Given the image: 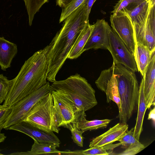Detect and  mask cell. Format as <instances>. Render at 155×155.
<instances>
[{"mask_svg":"<svg viewBox=\"0 0 155 155\" xmlns=\"http://www.w3.org/2000/svg\"><path fill=\"white\" fill-rule=\"evenodd\" d=\"M134 129V127H133L130 130H128L125 134L118 140L121 143L122 148L125 149L128 147L131 137L133 136Z\"/></svg>","mask_w":155,"mask_h":155,"instance_id":"32","label":"cell"},{"mask_svg":"<svg viewBox=\"0 0 155 155\" xmlns=\"http://www.w3.org/2000/svg\"><path fill=\"white\" fill-rule=\"evenodd\" d=\"M134 31L135 42L146 46L151 51L155 50V5H149L147 20L141 27Z\"/></svg>","mask_w":155,"mask_h":155,"instance_id":"11","label":"cell"},{"mask_svg":"<svg viewBox=\"0 0 155 155\" xmlns=\"http://www.w3.org/2000/svg\"><path fill=\"white\" fill-rule=\"evenodd\" d=\"M47 132L60 131L55 112L51 92L47 94L34 106L25 120Z\"/></svg>","mask_w":155,"mask_h":155,"instance_id":"5","label":"cell"},{"mask_svg":"<svg viewBox=\"0 0 155 155\" xmlns=\"http://www.w3.org/2000/svg\"><path fill=\"white\" fill-rule=\"evenodd\" d=\"M51 93L58 126L66 128L74 120L75 107L72 102L55 91L53 90Z\"/></svg>","mask_w":155,"mask_h":155,"instance_id":"10","label":"cell"},{"mask_svg":"<svg viewBox=\"0 0 155 155\" xmlns=\"http://www.w3.org/2000/svg\"><path fill=\"white\" fill-rule=\"evenodd\" d=\"M147 119L149 120H151L153 121L154 125L155 121V107H154L149 112Z\"/></svg>","mask_w":155,"mask_h":155,"instance_id":"35","label":"cell"},{"mask_svg":"<svg viewBox=\"0 0 155 155\" xmlns=\"http://www.w3.org/2000/svg\"><path fill=\"white\" fill-rule=\"evenodd\" d=\"M6 137L4 134L1 133L0 131V143L3 142L6 139Z\"/></svg>","mask_w":155,"mask_h":155,"instance_id":"36","label":"cell"},{"mask_svg":"<svg viewBox=\"0 0 155 155\" xmlns=\"http://www.w3.org/2000/svg\"><path fill=\"white\" fill-rule=\"evenodd\" d=\"M4 106L3 105H1L0 104V109L3 107Z\"/></svg>","mask_w":155,"mask_h":155,"instance_id":"38","label":"cell"},{"mask_svg":"<svg viewBox=\"0 0 155 155\" xmlns=\"http://www.w3.org/2000/svg\"><path fill=\"white\" fill-rule=\"evenodd\" d=\"M8 130H12L23 133L38 143L53 144L57 147H60L61 142L53 132H48L33 126L24 120L10 126Z\"/></svg>","mask_w":155,"mask_h":155,"instance_id":"9","label":"cell"},{"mask_svg":"<svg viewBox=\"0 0 155 155\" xmlns=\"http://www.w3.org/2000/svg\"><path fill=\"white\" fill-rule=\"evenodd\" d=\"M110 27L104 19H97L93 25L91 34L83 48L84 51L91 49L108 50L109 30Z\"/></svg>","mask_w":155,"mask_h":155,"instance_id":"12","label":"cell"},{"mask_svg":"<svg viewBox=\"0 0 155 155\" xmlns=\"http://www.w3.org/2000/svg\"><path fill=\"white\" fill-rule=\"evenodd\" d=\"M57 146L53 144L38 143L34 141L29 155L66 154V151H60L56 149Z\"/></svg>","mask_w":155,"mask_h":155,"instance_id":"21","label":"cell"},{"mask_svg":"<svg viewBox=\"0 0 155 155\" xmlns=\"http://www.w3.org/2000/svg\"><path fill=\"white\" fill-rule=\"evenodd\" d=\"M110 20L112 29L134 55L135 48L134 31L128 15L121 10L111 15Z\"/></svg>","mask_w":155,"mask_h":155,"instance_id":"7","label":"cell"},{"mask_svg":"<svg viewBox=\"0 0 155 155\" xmlns=\"http://www.w3.org/2000/svg\"><path fill=\"white\" fill-rule=\"evenodd\" d=\"M143 91L147 109L155 105V50L151 54L144 77Z\"/></svg>","mask_w":155,"mask_h":155,"instance_id":"13","label":"cell"},{"mask_svg":"<svg viewBox=\"0 0 155 155\" xmlns=\"http://www.w3.org/2000/svg\"><path fill=\"white\" fill-rule=\"evenodd\" d=\"M73 0H56V5L64 8L70 4Z\"/></svg>","mask_w":155,"mask_h":155,"instance_id":"34","label":"cell"},{"mask_svg":"<svg viewBox=\"0 0 155 155\" xmlns=\"http://www.w3.org/2000/svg\"><path fill=\"white\" fill-rule=\"evenodd\" d=\"M145 148L142 144L132 136L127 147L123 152L119 154L121 155H134L139 153Z\"/></svg>","mask_w":155,"mask_h":155,"instance_id":"26","label":"cell"},{"mask_svg":"<svg viewBox=\"0 0 155 155\" xmlns=\"http://www.w3.org/2000/svg\"><path fill=\"white\" fill-rule=\"evenodd\" d=\"M12 85L11 80H8L3 74H0V104L6 99Z\"/></svg>","mask_w":155,"mask_h":155,"instance_id":"28","label":"cell"},{"mask_svg":"<svg viewBox=\"0 0 155 155\" xmlns=\"http://www.w3.org/2000/svg\"><path fill=\"white\" fill-rule=\"evenodd\" d=\"M153 51H150L146 46L138 42H135L134 56L138 71L140 72L143 77H144Z\"/></svg>","mask_w":155,"mask_h":155,"instance_id":"18","label":"cell"},{"mask_svg":"<svg viewBox=\"0 0 155 155\" xmlns=\"http://www.w3.org/2000/svg\"><path fill=\"white\" fill-rule=\"evenodd\" d=\"M12 110V107H7L5 106L0 109V131L4 128Z\"/></svg>","mask_w":155,"mask_h":155,"instance_id":"31","label":"cell"},{"mask_svg":"<svg viewBox=\"0 0 155 155\" xmlns=\"http://www.w3.org/2000/svg\"><path fill=\"white\" fill-rule=\"evenodd\" d=\"M113 62V74L116 80L120 102L118 117L120 123L127 124L137 110L139 86L134 72L114 60Z\"/></svg>","mask_w":155,"mask_h":155,"instance_id":"3","label":"cell"},{"mask_svg":"<svg viewBox=\"0 0 155 155\" xmlns=\"http://www.w3.org/2000/svg\"><path fill=\"white\" fill-rule=\"evenodd\" d=\"M149 5L153 6L155 5V0H148Z\"/></svg>","mask_w":155,"mask_h":155,"instance_id":"37","label":"cell"},{"mask_svg":"<svg viewBox=\"0 0 155 155\" xmlns=\"http://www.w3.org/2000/svg\"><path fill=\"white\" fill-rule=\"evenodd\" d=\"M121 145L120 143L115 144L112 143L101 147H93L84 150L69 151V155H107L112 152L114 148Z\"/></svg>","mask_w":155,"mask_h":155,"instance_id":"22","label":"cell"},{"mask_svg":"<svg viewBox=\"0 0 155 155\" xmlns=\"http://www.w3.org/2000/svg\"><path fill=\"white\" fill-rule=\"evenodd\" d=\"M49 45L35 52L25 61L15 78L3 105L12 107L46 83Z\"/></svg>","mask_w":155,"mask_h":155,"instance_id":"2","label":"cell"},{"mask_svg":"<svg viewBox=\"0 0 155 155\" xmlns=\"http://www.w3.org/2000/svg\"><path fill=\"white\" fill-rule=\"evenodd\" d=\"M18 52L17 45L0 37V66L1 69L5 71L11 67L13 58Z\"/></svg>","mask_w":155,"mask_h":155,"instance_id":"16","label":"cell"},{"mask_svg":"<svg viewBox=\"0 0 155 155\" xmlns=\"http://www.w3.org/2000/svg\"><path fill=\"white\" fill-rule=\"evenodd\" d=\"M93 25L87 23L82 30L76 41L71 50L67 58L71 59H76L84 52L83 48L92 31Z\"/></svg>","mask_w":155,"mask_h":155,"instance_id":"20","label":"cell"},{"mask_svg":"<svg viewBox=\"0 0 155 155\" xmlns=\"http://www.w3.org/2000/svg\"><path fill=\"white\" fill-rule=\"evenodd\" d=\"M66 128L70 131L73 141L78 146L83 147L84 137L82 134L84 132L79 129L74 122L68 124Z\"/></svg>","mask_w":155,"mask_h":155,"instance_id":"27","label":"cell"},{"mask_svg":"<svg viewBox=\"0 0 155 155\" xmlns=\"http://www.w3.org/2000/svg\"><path fill=\"white\" fill-rule=\"evenodd\" d=\"M105 93L106 95L107 102L109 103L111 101L117 104L119 110L120 109V102L116 78L113 75L109 81Z\"/></svg>","mask_w":155,"mask_h":155,"instance_id":"23","label":"cell"},{"mask_svg":"<svg viewBox=\"0 0 155 155\" xmlns=\"http://www.w3.org/2000/svg\"><path fill=\"white\" fill-rule=\"evenodd\" d=\"M27 12L29 23L31 26L34 16L42 6L48 1V0H23Z\"/></svg>","mask_w":155,"mask_h":155,"instance_id":"24","label":"cell"},{"mask_svg":"<svg viewBox=\"0 0 155 155\" xmlns=\"http://www.w3.org/2000/svg\"><path fill=\"white\" fill-rule=\"evenodd\" d=\"M1 151V150H0V155H3V154H2V153H0Z\"/></svg>","mask_w":155,"mask_h":155,"instance_id":"39","label":"cell"},{"mask_svg":"<svg viewBox=\"0 0 155 155\" xmlns=\"http://www.w3.org/2000/svg\"><path fill=\"white\" fill-rule=\"evenodd\" d=\"M144 78L143 77L139 86L138 113L133 133V136L138 140H139L140 134L143 130V124L144 117L147 109L144 94Z\"/></svg>","mask_w":155,"mask_h":155,"instance_id":"19","label":"cell"},{"mask_svg":"<svg viewBox=\"0 0 155 155\" xmlns=\"http://www.w3.org/2000/svg\"><path fill=\"white\" fill-rule=\"evenodd\" d=\"M96 0H85L84 3L85 4L86 7L87 14L89 17L92 7Z\"/></svg>","mask_w":155,"mask_h":155,"instance_id":"33","label":"cell"},{"mask_svg":"<svg viewBox=\"0 0 155 155\" xmlns=\"http://www.w3.org/2000/svg\"><path fill=\"white\" fill-rule=\"evenodd\" d=\"M85 0H73L66 7L63 8L59 19V23L64 21L65 18L83 3Z\"/></svg>","mask_w":155,"mask_h":155,"instance_id":"30","label":"cell"},{"mask_svg":"<svg viewBox=\"0 0 155 155\" xmlns=\"http://www.w3.org/2000/svg\"><path fill=\"white\" fill-rule=\"evenodd\" d=\"M64 21L62 27L48 45L47 80L52 83L56 81L57 74L81 31L89 22L85 4L82 3Z\"/></svg>","mask_w":155,"mask_h":155,"instance_id":"1","label":"cell"},{"mask_svg":"<svg viewBox=\"0 0 155 155\" xmlns=\"http://www.w3.org/2000/svg\"><path fill=\"white\" fill-rule=\"evenodd\" d=\"M51 86L53 91L72 102L77 111H85L97 104L95 90L85 78L78 73L65 80L56 81Z\"/></svg>","mask_w":155,"mask_h":155,"instance_id":"4","label":"cell"},{"mask_svg":"<svg viewBox=\"0 0 155 155\" xmlns=\"http://www.w3.org/2000/svg\"><path fill=\"white\" fill-rule=\"evenodd\" d=\"M114 63L108 69L102 71L95 83L99 89L106 92L107 84L111 79L113 74Z\"/></svg>","mask_w":155,"mask_h":155,"instance_id":"25","label":"cell"},{"mask_svg":"<svg viewBox=\"0 0 155 155\" xmlns=\"http://www.w3.org/2000/svg\"><path fill=\"white\" fill-rule=\"evenodd\" d=\"M53 91L49 82L35 92L27 95L13 107L4 125L8 130L11 126L25 120L35 104L47 94Z\"/></svg>","mask_w":155,"mask_h":155,"instance_id":"6","label":"cell"},{"mask_svg":"<svg viewBox=\"0 0 155 155\" xmlns=\"http://www.w3.org/2000/svg\"><path fill=\"white\" fill-rule=\"evenodd\" d=\"M149 9L148 0H146L133 8L122 10L126 12L130 18L134 30L141 27L147 19Z\"/></svg>","mask_w":155,"mask_h":155,"instance_id":"15","label":"cell"},{"mask_svg":"<svg viewBox=\"0 0 155 155\" xmlns=\"http://www.w3.org/2000/svg\"><path fill=\"white\" fill-rule=\"evenodd\" d=\"M109 48L114 60L134 72L138 71L133 55L114 31L109 30Z\"/></svg>","mask_w":155,"mask_h":155,"instance_id":"8","label":"cell"},{"mask_svg":"<svg viewBox=\"0 0 155 155\" xmlns=\"http://www.w3.org/2000/svg\"><path fill=\"white\" fill-rule=\"evenodd\" d=\"M146 0H120L114 7L111 12L116 13L123 9H129L136 6Z\"/></svg>","mask_w":155,"mask_h":155,"instance_id":"29","label":"cell"},{"mask_svg":"<svg viewBox=\"0 0 155 155\" xmlns=\"http://www.w3.org/2000/svg\"><path fill=\"white\" fill-rule=\"evenodd\" d=\"M86 117L85 111H76L74 122L78 128L84 132L89 130L105 128L111 121V120L109 119L88 120Z\"/></svg>","mask_w":155,"mask_h":155,"instance_id":"17","label":"cell"},{"mask_svg":"<svg viewBox=\"0 0 155 155\" xmlns=\"http://www.w3.org/2000/svg\"><path fill=\"white\" fill-rule=\"evenodd\" d=\"M127 124L118 123L103 134L93 138L89 147H101L112 144L122 137L128 130Z\"/></svg>","mask_w":155,"mask_h":155,"instance_id":"14","label":"cell"}]
</instances>
